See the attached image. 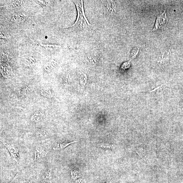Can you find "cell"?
I'll return each mask as SVG.
<instances>
[{"mask_svg":"<svg viewBox=\"0 0 183 183\" xmlns=\"http://www.w3.org/2000/svg\"><path fill=\"white\" fill-rule=\"evenodd\" d=\"M74 181L75 183H87V181L83 177L77 179Z\"/></svg>","mask_w":183,"mask_h":183,"instance_id":"cell-19","label":"cell"},{"mask_svg":"<svg viewBox=\"0 0 183 183\" xmlns=\"http://www.w3.org/2000/svg\"><path fill=\"white\" fill-rule=\"evenodd\" d=\"M41 93L43 96L45 97L51 98L53 96L51 92L49 90L46 89H42L41 91Z\"/></svg>","mask_w":183,"mask_h":183,"instance_id":"cell-15","label":"cell"},{"mask_svg":"<svg viewBox=\"0 0 183 183\" xmlns=\"http://www.w3.org/2000/svg\"><path fill=\"white\" fill-rule=\"evenodd\" d=\"M138 49H137L136 48H134L132 50L131 55V60H132V59H134L137 55V54H138Z\"/></svg>","mask_w":183,"mask_h":183,"instance_id":"cell-16","label":"cell"},{"mask_svg":"<svg viewBox=\"0 0 183 183\" xmlns=\"http://www.w3.org/2000/svg\"><path fill=\"white\" fill-rule=\"evenodd\" d=\"M31 183V181H29L28 182V183Z\"/></svg>","mask_w":183,"mask_h":183,"instance_id":"cell-26","label":"cell"},{"mask_svg":"<svg viewBox=\"0 0 183 183\" xmlns=\"http://www.w3.org/2000/svg\"><path fill=\"white\" fill-rule=\"evenodd\" d=\"M45 70L47 72L50 71L53 69L49 63H47L44 66Z\"/></svg>","mask_w":183,"mask_h":183,"instance_id":"cell-20","label":"cell"},{"mask_svg":"<svg viewBox=\"0 0 183 183\" xmlns=\"http://www.w3.org/2000/svg\"><path fill=\"white\" fill-rule=\"evenodd\" d=\"M52 173V168H48L43 176L41 183H49L51 178Z\"/></svg>","mask_w":183,"mask_h":183,"instance_id":"cell-7","label":"cell"},{"mask_svg":"<svg viewBox=\"0 0 183 183\" xmlns=\"http://www.w3.org/2000/svg\"><path fill=\"white\" fill-rule=\"evenodd\" d=\"M105 183H113L110 176H108Z\"/></svg>","mask_w":183,"mask_h":183,"instance_id":"cell-22","label":"cell"},{"mask_svg":"<svg viewBox=\"0 0 183 183\" xmlns=\"http://www.w3.org/2000/svg\"><path fill=\"white\" fill-rule=\"evenodd\" d=\"M41 46H42L47 49L53 50L55 49L59 48H62V47L60 46H57V45H42L41 44H39Z\"/></svg>","mask_w":183,"mask_h":183,"instance_id":"cell-14","label":"cell"},{"mask_svg":"<svg viewBox=\"0 0 183 183\" xmlns=\"http://www.w3.org/2000/svg\"><path fill=\"white\" fill-rule=\"evenodd\" d=\"M18 176V174H16L15 175V176L14 177V178L12 179V180L11 181V182H9V183H12L15 180V179H16V178H17Z\"/></svg>","mask_w":183,"mask_h":183,"instance_id":"cell-24","label":"cell"},{"mask_svg":"<svg viewBox=\"0 0 183 183\" xmlns=\"http://www.w3.org/2000/svg\"><path fill=\"white\" fill-rule=\"evenodd\" d=\"M77 9L78 16L77 21L72 26L69 27H76L83 30L89 29L92 27L85 15L83 1H73Z\"/></svg>","mask_w":183,"mask_h":183,"instance_id":"cell-1","label":"cell"},{"mask_svg":"<svg viewBox=\"0 0 183 183\" xmlns=\"http://www.w3.org/2000/svg\"><path fill=\"white\" fill-rule=\"evenodd\" d=\"M105 17L111 18L113 17L116 12V6L113 1H101Z\"/></svg>","mask_w":183,"mask_h":183,"instance_id":"cell-2","label":"cell"},{"mask_svg":"<svg viewBox=\"0 0 183 183\" xmlns=\"http://www.w3.org/2000/svg\"><path fill=\"white\" fill-rule=\"evenodd\" d=\"M35 59L34 58L29 57L25 59V63L26 66L28 67H31L35 64Z\"/></svg>","mask_w":183,"mask_h":183,"instance_id":"cell-12","label":"cell"},{"mask_svg":"<svg viewBox=\"0 0 183 183\" xmlns=\"http://www.w3.org/2000/svg\"><path fill=\"white\" fill-rule=\"evenodd\" d=\"M48 151L43 146H38L36 147L34 151L35 158L36 162H40L46 157Z\"/></svg>","mask_w":183,"mask_h":183,"instance_id":"cell-5","label":"cell"},{"mask_svg":"<svg viewBox=\"0 0 183 183\" xmlns=\"http://www.w3.org/2000/svg\"><path fill=\"white\" fill-rule=\"evenodd\" d=\"M165 85H161V86L158 87L157 88H155V89L148 91V92L152 93V94H156L157 95H159L161 92H162L163 87H164V86H165Z\"/></svg>","mask_w":183,"mask_h":183,"instance_id":"cell-13","label":"cell"},{"mask_svg":"<svg viewBox=\"0 0 183 183\" xmlns=\"http://www.w3.org/2000/svg\"><path fill=\"white\" fill-rule=\"evenodd\" d=\"M70 173L71 178L74 181L83 177V175L81 171L74 168H70Z\"/></svg>","mask_w":183,"mask_h":183,"instance_id":"cell-8","label":"cell"},{"mask_svg":"<svg viewBox=\"0 0 183 183\" xmlns=\"http://www.w3.org/2000/svg\"><path fill=\"white\" fill-rule=\"evenodd\" d=\"M168 22V18L166 11L157 17L156 22L153 31H155L164 28Z\"/></svg>","mask_w":183,"mask_h":183,"instance_id":"cell-4","label":"cell"},{"mask_svg":"<svg viewBox=\"0 0 183 183\" xmlns=\"http://www.w3.org/2000/svg\"><path fill=\"white\" fill-rule=\"evenodd\" d=\"M40 3H41V4L45 5L46 6H47L48 5V1H39Z\"/></svg>","mask_w":183,"mask_h":183,"instance_id":"cell-23","label":"cell"},{"mask_svg":"<svg viewBox=\"0 0 183 183\" xmlns=\"http://www.w3.org/2000/svg\"><path fill=\"white\" fill-rule=\"evenodd\" d=\"M31 86H26L25 87L23 88L22 90V93L23 95H26L27 93L31 89Z\"/></svg>","mask_w":183,"mask_h":183,"instance_id":"cell-18","label":"cell"},{"mask_svg":"<svg viewBox=\"0 0 183 183\" xmlns=\"http://www.w3.org/2000/svg\"><path fill=\"white\" fill-rule=\"evenodd\" d=\"M77 142V141H72V142H68L66 141H59L56 143L54 145L52 149L54 151H60L64 149L71 144Z\"/></svg>","mask_w":183,"mask_h":183,"instance_id":"cell-6","label":"cell"},{"mask_svg":"<svg viewBox=\"0 0 183 183\" xmlns=\"http://www.w3.org/2000/svg\"><path fill=\"white\" fill-rule=\"evenodd\" d=\"M131 60H130V61H128V62L124 63H123L121 66V70H124L129 68L130 66V62H131Z\"/></svg>","mask_w":183,"mask_h":183,"instance_id":"cell-17","label":"cell"},{"mask_svg":"<svg viewBox=\"0 0 183 183\" xmlns=\"http://www.w3.org/2000/svg\"><path fill=\"white\" fill-rule=\"evenodd\" d=\"M49 63H50L51 66L52 68L55 67L57 65V63L56 61L53 60H51Z\"/></svg>","mask_w":183,"mask_h":183,"instance_id":"cell-21","label":"cell"},{"mask_svg":"<svg viewBox=\"0 0 183 183\" xmlns=\"http://www.w3.org/2000/svg\"><path fill=\"white\" fill-rule=\"evenodd\" d=\"M43 113L41 111H38L35 112L32 116L31 120L33 122H38L42 119Z\"/></svg>","mask_w":183,"mask_h":183,"instance_id":"cell-9","label":"cell"},{"mask_svg":"<svg viewBox=\"0 0 183 183\" xmlns=\"http://www.w3.org/2000/svg\"><path fill=\"white\" fill-rule=\"evenodd\" d=\"M35 136L38 139H44L48 138L49 134L46 130H41L36 132Z\"/></svg>","mask_w":183,"mask_h":183,"instance_id":"cell-10","label":"cell"},{"mask_svg":"<svg viewBox=\"0 0 183 183\" xmlns=\"http://www.w3.org/2000/svg\"><path fill=\"white\" fill-rule=\"evenodd\" d=\"M1 37L2 38H4L5 37V34L3 32H1Z\"/></svg>","mask_w":183,"mask_h":183,"instance_id":"cell-25","label":"cell"},{"mask_svg":"<svg viewBox=\"0 0 183 183\" xmlns=\"http://www.w3.org/2000/svg\"><path fill=\"white\" fill-rule=\"evenodd\" d=\"M98 147L100 148L104 149L113 150L114 148V146L109 143L102 142L98 143L96 144Z\"/></svg>","mask_w":183,"mask_h":183,"instance_id":"cell-11","label":"cell"},{"mask_svg":"<svg viewBox=\"0 0 183 183\" xmlns=\"http://www.w3.org/2000/svg\"><path fill=\"white\" fill-rule=\"evenodd\" d=\"M1 142L9 152L13 160L18 164L19 159V152L18 148L13 145L3 142L2 141H1Z\"/></svg>","mask_w":183,"mask_h":183,"instance_id":"cell-3","label":"cell"}]
</instances>
